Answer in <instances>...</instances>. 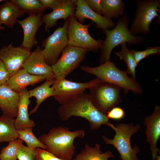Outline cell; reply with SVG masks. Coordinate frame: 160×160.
<instances>
[{
    "label": "cell",
    "instance_id": "6da1fadb",
    "mask_svg": "<svg viewBox=\"0 0 160 160\" xmlns=\"http://www.w3.org/2000/svg\"><path fill=\"white\" fill-rule=\"evenodd\" d=\"M57 113L60 120L63 122L73 116L85 119L89 122L92 131L99 129L102 125L109 126L111 122L106 114L94 106L89 94L84 92L61 105L57 109Z\"/></svg>",
    "mask_w": 160,
    "mask_h": 160
},
{
    "label": "cell",
    "instance_id": "7a4b0ae2",
    "mask_svg": "<svg viewBox=\"0 0 160 160\" xmlns=\"http://www.w3.org/2000/svg\"><path fill=\"white\" fill-rule=\"evenodd\" d=\"M85 134L84 130L71 131L68 127L60 126L51 129L38 139L46 146L48 152L59 158L71 160L76 149L74 141L77 137L83 138Z\"/></svg>",
    "mask_w": 160,
    "mask_h": 160
},
{
    "label": "cell",
    "instance_id": "3957f363",
    "mask_svg": "<svg viewBox=\"0 0 160 160\" xmlns=\"http://www.w3.org/2000/svg\"><path fill=\"white\" fill-rule=\"evenodd\" d=\"M80 68L82 71L94 75L103 81L119 86L123 89L125 95L129 90L135 94H141L143 92L142 89L135 79L131 76H128L127 71L120 70L110 61L96 67L83 65Z\"/></svg>",
    "mask_w": 160,
    "mask_h": 160
},
{
    "label": "cell",
    "instance_id": "277c9868",
    "mask_svg": "<svg viewBox=\"0 0 160 160\" xmlns=\"http://www.w3.org/2000/svg\"><path fill=\"white\" fill-rule=\"evenodd\" d=\"M129 23L127 13L125 12L113 29L103 31L106 34V37L103 41V47L100 49L101 55L99 59L100 65L110 61L111 52L116 46L127 42L130 45L133 44H140L145 41V36H136L131 34L128 28Z\"/></svg>",
    "mask_w": 160,
    "mask_h": 160
},
{
    "label": "cell",
    "instance_id": "5b68a950",
    "mask_svg": "<svg viewBox=\"0 0 160 160\" xmlns=\"http://www.w3.org/2000/svg\"><path fill=\"white\" fill-rule=\"evenodd\" d=\"M108 126L114 131L115 134L111 139L102 135L105 143L113 145L119 153L122 160H140L137 156L140 152V147L137 145L132 147L131 141L132 136L139 131L140 125L139 124L135 125L131 122L120 123L115 126L110 122Z\"/></svg>",
    "mask_w": 160,
    "mask_h": 160
},
{
    "label": "cell",
    "instance_id": "8992f818",
    "mask_svg": "<svg viewBox=\"0 0 160 160\" xmlns=\"http://www.w3.org/2000/svg\"><path fill=\"white\" fill-rule=\"evenodd\" d=\"M89 89L93 104L103 114H106L122 101L120 95L122 89L114 84L101 81Z\"/></svg>",
    "mask_w": 160,
    "mask_h": 160
},
{
    "label": "cell",
    "instance_id": "52a82bcc",
    "mask_svg": "<svg viewBox=\"0 0 160 160\" xmlns=\"http://www.w3.org/2000/svg\"><path fill=\"white\" fill-rule=\"evenodd\" d=\"M68 18V45L86 49L93 52H96L102 48L103 41L101 39L95 40L88 32L92 23L82 24L77 21L74 15Z\"/></svg>",
    "mask_w": 160,
    "mask_h": 160
},
{
    "label": "cell",
    "instance_id": "ba28073f",
    "mask_svg": "<svg viewBox=\"0 0 160 160\" xmlns=\"http://www.w3.org/2000/svg\"><path fill=\"white\" fill-rule=\"evenodd\" d=\"M88 51L86 49L67 45L62 51L60 57L51 66L55 79L65 78L79 65Z\"/></svg>",
    "mask_w": 160,
    "mask_h": 160
},
{
    "label": "cell",
    "instance_id": "9c48e42d",
    "mask_svg": "<svg viewBox=\"0 0 160 160\" xmlns=\"http://www.w3.org/2000/svg\"><path fill=\"white\" fill-rule=\"evenodd\" d=\"M137 9L135 17L129 31L133 35L140 33L146 35L149 33L150 23L156 17L160 7L158 0H137Z\"/></svg>",
    "mask_w": 160,
    "mask_h": 160
},
{
    "label": "cell",
    "instance_id": "30bf717a",
    "mask_svg": "<svg viewBox=\"0 0 160 160\" xmlns=\"http://www.w3.org/2000/svg\"><path fill=\"white\" fill-rule=\"evenodd\" d=\"M68 18L65 21L62 27L56 29L42 42L45 59L49 65L51 66L57 62L60 54L68 45L67 30L69 24Z\"/></svg>",
    "mask_w": 160,
    "mask_h": 160
},
{
    "label": "cell",
    "instance_id": "8fae6325",
    "mask_svg": "<svg viewBox=\"0 0 160 160\" xmlns=\"http://www.w3.org/2000/svg\"><path fill=\"white\" fill-rule=\"evenodd\" d=\"M101 81L97 78L84 83L72 81L65 78L56 79L52 86L54 89L53 97L63 105Z\"/></svg>",
    "mask_w": 160,
    "mask_h": 160
},
{
    "label": "cell",
    "instance_id": "7c38bea8",
    "mask_svg": "<svg viewBox=\"0 0 160 160\" xmlns=\"http://www.w3.org/2000/svg\"><path fill=\"white\" fill-rule=\"evenodd\" d=\"M31 50L22 45L15 47L10 44L0 49V60L9 72L10 77L22 68L30 56Z\"/></svg>",
    "mask_w": 160,
    "mask_h": 160
},
{
    "label": "cell",
    "instance_id": "4fadbf2b",
    "mask_svg": "<svg viewBox=\"0 0 160 160\" xmlns=\"http://www.w3.org/2000/svg\"><path fill=\"white\" fill-rule=\"evenodd\" d=\"M144 122L146 127V141L150 145L152 160H156L160 152L157 146L158 141L160 137V107L156 105L152 114L145 117Z\"/></svg>",
    "mask_w": 160,
    "mask_h": 160
},
{
    "label": "cell",
    "instance_id": "5bb4252c",
    "mask_svg": "<svg viewBox=\"0 0 160 160\" xmlns=\"http://www.w3.org/2000/svg\"><path fill=\"white\" fill-rule=\"evenodd\" d=\"M22 68L29 73L42 76L46 80L56 79L51 66L46 63L43 49L39 46H38L36 49L31 52L24 63Z\"/></svg>",
    "mask_w": 160,
    "mask_h": 160
},
{
    "label": "cell",
    "instance_id": "9a60e30c",
    "mask_svg": "<svg viewBox=\"0 0 160 160\" xmlns=\"http://www.w3.org/2000/svg\"><path fill=\"white\" fill-rule=\"evenodd\" d=\"M73 1L76 5L74 16L80 23L84 24L85 19H89L92 23H95L96 28H101L103 31L115 26V23L111 19L106 18L95 12L88 6L84 0Z\"/></svg>",
    "mask_w": 160,
    "mask_h": 160
},
{
    "label": "cell",
    "instance_id": "2e32d148",
    "mask_svg": "<svg viewBox=\"0 0 160 160\" xmlns=\"http://www.w3.org/2000/svg\"><path fill=\"white\" fill-rule=\"evenodd\" d=\"M43 13L29 15L23 20L17 21L22 28L24 32L21 45L30 50L38 43L35 36L43 23L41 20Z\"/></svg>",
    "mask_w": 160,
    "mask_h": 160
},
{
    "label": "cell",
    "instance_id": "e0dca14e",
    "mask_svg": "<svg viewBox=\"0 0 160 160\" xmlns=\"http://www.w3.org/2000/svg\"><path fill=\"white\" fill-rule=\"evenodd\" d=\"M20 100L18 92L10 89L5 84H0V108L3 114L16 118Z\"/></svg>",
    "mask_w": 160,
    "mask_h": 160
},
{
    "label": "cell",
    "instance_id": "ac0fdd59",
    "mask_svg": "<svg viewBox=\"0 0 160 160\" xmlns=\"http://www.w3.org/2000/svg\"><path fill=\"white\" fill-rule=\"evenodd\" d=\"M76 8V5L73 0H65L58 8L42 16L41 20L45 24L44 29L45 31H48L49 28L56 25L58 20L63 19L65 21L70 17L74 15Z\"/></svg>",
    "mask_w": 160,
    "mask_h": 160
},
{
    "label": "cell",
    "instance_id": "d6986e66",
    "mask_svg": "<svg viewBox=\"0 0 160 160\" xmlns=\"http://www.w3.org/2000/svg\"><path fill=\"white\" fill-rule=\"evenodd\" d=\"M45 79L42 76L31 74L22 68L11 76L5 84L10 89L19 93L27 86L35 84Z\"/></svg>",
    "mask_w": 160,
    "mask_h": 160
},
{
    "label": "cell",
    "instance_id": "ffe728a7",
    "mask_svg": "<svg viewBox=\"0 0 160 160\" xmlns=\"http://www.w3.org/2000/svg\"><path fill=\"white\" fill-rule=\"evenodd\" d=\"M20 101L17 115L15 119V125L17 130L23 129L28 127H34L35 124L34 121L29 117L28 107L31 101L28 91L26 88L19 92Z\"/></svg>",
    "mask_w": 160,
    "mask_h": 160
},
{
    "label": "cell",
    "instance_id": "44dd1931",
    "mask_svg": "<svg viewBox=\"0 0 160 160\" xmlns=\"http://www.w3.org/2000/svg\"><path fill=\"white\" fill-rule=\"evenodd\" d=\"M25 12L11 0L7 1L0 5V25H5L12 28L17 19Z\"/></svg>",
    "mask_w": 160,
    "mask_h": 160
},
{
    "label": "cell",
    "instance_id": "7402d4cb",
    "mask_svg": "<svg viewBox=\"0 0 160 160\" xmlns=\"http://www.w3.org/2000/svg\"><path fill=\"white\" fill-rule=\"evenodd\" d=\"M100 145L96 143L92 147L86 143L84 148L76 156L73 160H108L110 158L115 157L109 150L102 153Z\"/></svg>",
    "mask_w": 160,
    "mask_h": 160
},
{
    "label": "cell",
    "instance_id": "603a6c76",
    "mask_svg": "<svg viewBox=\"0 0 160 160\" xmlns=\"http://www.w3.org/2000/svg\"><path fill=\"white\" fill-rule=\"evenodd\" d=\"M55 80H46V81L41 85L28 91L30 98L34 97L36 99V106L30 112L29 115L36 112L41 104L46 99L53 96L54 89L52 86L51 87V86L54 84Z\"/></svg>",
    "mask_w": 160,
    "mask_h": 160
},
{
    "label": "cell",
    "instance_id": "cb8c5ba5",
    "mask_svg": "<svg viewBox=\"0 0 160 160\" xmlns=\"http://www.w3.org/2000/svg\"><path fill=\"white\" fill-rule=\"evenodd\" d=\"M18 138L15 119L4 114L0 116V143Z\"/></svg>",
    "mask_w": 160,
    "mask_h": 160
},
{
    "label": "cell",
    "instance_id": "d4e9b609",
    "mask_svg": "<svg viewBox=\"0 0 160 160\" xmlns=\"http://www.w3.org/2000/svg\"><path fill=\"white\" fill-rule=\"evenodd\" d=\"M101 15L108 19H117L124 14V4L121 0H101Z\"/></svg>",
    "mask_w": 160,
    "mask_h": 160
},
{
    "label": "cell",
    "instance_id": "484cf974",
    "mask_svg": "<svg viewBox=\"0 0 160 160\" xmlns=\"http://www.w3.org/2000/svg\"><path fill=\"white\" fill-rule=\"evenodd\" d=\"M121 50L120 52L115 51L113 53L118 56L120 60H123L126 63L128 73L132 75V78L135 79L136 68L137 66L133 53L131 50L127 48L125 43L121 44Z\"/></svg>",
    "mask_w": 160,
    "mask_h": 160
},
{
    "label": "cell",
    "instance_id": "4316f807",
    "mask_svg": "<svg viewBox=\"0 0 160 160\" xmlns=\"http://www.w3.org/2000/svg\"><path fill=\"white\" fill-rule=\"evenodd\" d=\"M32 127H28L23 129L17 130V137L26 143L27 146L30 148H39L45 150L46 146L33 134Z\"/></svg>",
    "mask_w": 160,
    "mask_h": 160
},
{
    "label": "cell",
    "instance_id": "83f0119b",
    "mask_svg": "<svg viewBox=\"0 0 160 160\" xmlns=\"http://www.w3.org/2000/svg\"><path fill=\"white\" fill-rule=\"evenodd\" d=\"M25 13L29 15L43 12L45 8L39 0H11Z\"/></svg>",
    "mask_w": 160,
    "mask_h": 160
},
{
    "label": "cell",
    "instance_id": "f1b7e54d",
    "mask_svg": "<svg viewBox=\"0 0 160 160\" xmlns=\"http://www.w3.org/2000/svg\"><path fill=\"white\" fill-rule=\"evenodd\" d=\"M24 142L19 138L9 142L7 146L2 148L0 160H17L18 150Z\"/></svg>",
    "mask_w": 160,
    "mask_h": 160
},
{
    "label": "cell",
    "instance_id": "f546056e",
    "mask_svg": "<svg viewBox=\"0 0 160 160\" xmlns=\"http://www.w3.org/2000/svg\"><path fill=\"white\" fill-rule=\"evenodd\" d=\"M132 52L135 61L137 64L142 60L153 54L157 55L160 53V47L157 46L148 47L144 50L137 51L133 49Z\"/></svg>",
    "mask_w": 160,
    "mask_h": 160
},
{
    "label": "cell",
    "instance_id": "4dcf8cb0",
    "mask_svg": "<svg viewBox=\"0 0 160 160\" xmlns=\"http://www.w3.org/2000/svg\"><path fill=\"white\" fill-rule=\"evenodd\" d=\"M36 148H31L22 144L19 148L17 154L19 160H35Z\"/></svg>",
    "mask_w": 160,
    "mask_h": 160
},
{
    "label": "cell",
    "instance_id": "1f68e13d",
    "mask_svg": "<svg viewBox=\"0 0 160 160\" xmlns=\"http://www.w3.org/2000/svg\"><path fill=\"white\" fill-rule=\"evenodd\" d=\"M35 160H65L58 158L46 150L36 148Z\"/></svg>",
    "mask_w": 160,
    "mask_h": 160
},
{
    "label": "cell",
    "instance_id": "d6a6232c",
    "mask_svg": "<svg viewBox=\"0 0 160 160\" xmlns=\"http://www.w3.org/2000/svg\"><path fill=\"white\" fill-rule=\"evenodd\" d=\"M125 114L124 110L121 108L115 107L110 110L106 115L108 119L119 120L124 118Z\"/></svg>",
    "mask_w": 160,
    "mask_h": 160
},
{
    "label": "cell",
    "instance_id": "836d02e7",
    "mask_svg": "<svg viewBox=\"0 0 160 160\" xmlns=\"http://www.w3.org/2000/svg\"><path fill=\"white\" fill-rule=\"evenodd\" d=\"M65 0H39L41 4L44 8L49 7L53 10L59 7Z\"/></svg>",
    "mask_w": 160,
    "mask_h": 160
},
{
    "label": "cell",
    "instance_id": "e575fe53",
    "mask_svg": "<svg viewBox=\"0 0 160 160\" xmlns=\"http://www.w3.org/2000/svg\"><path fill=\"white\" fill-rule=\"evenodd\" d=\"M10 77L9 72L0 60V84H5Z\"/></svg>",
    "mask_w": 160,
    "mask_h": 160
},
{
    "label": "cell",
    "instance_id": "d590c367",
    "mask_svg": "<svg viewBox=\"0 0 160 160\" xmlns=\"http://www.w3.org/2000/svg\"><path fill=\"white\" fill-rule=\"evenodd\" d=\"M101 0H84L88 6L94 12L101 15Z\"/></svg>",
    "mask_w": 160,
    "mask_h": 160
},
{
    "label": "cell",
    "instance_id": "8d00e7d4",
    "mask_svg": "<svg viewBox=\"0 0 160 160\" xmlns=\"http://www.w3.org/2000/svg\"><path fill=\"white\" fill-rule=\"evenodd\" d=\"M156 160H160V155H159L156 156Z\"/></svg>",
    "mask_w": 160,
    "mask_h": 160
},
{
    "label": "cell",
    "instance_id": "74e56055",
    "mask_svg": "<svg viewBox=\"0 0 160 160\" xmlns=\"http://www.w3.org/2000/svg\"><path fill=\"white\" fill-rule=\"evenodd\" d=\"M5 28L4 26H2L0 25V30H4Z\"/></svg>",
    "mask_w": 160,
    "mask_h": 160
},
{
    "label": "cell",
    "instance_id": "f35d334b",
    "mask_svg": "<svg viewBox=\"0 0 160 160\" xmlns=\"http://www.w3.org/2000/svg\"><path fill=\"white\" fill-rule=\"evenodd\" d=\"M6 0H0V3L2 2V1H6Z\"/></svg>",
    "mask_w": 160,
    "mask_h": 160
}]
</instances>
